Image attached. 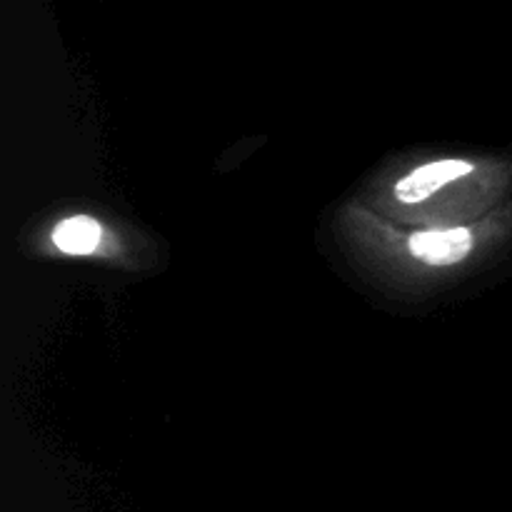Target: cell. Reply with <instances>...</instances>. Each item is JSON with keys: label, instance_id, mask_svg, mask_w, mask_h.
<instances>
[{"label": "cell", "instance_id": "6da1fadb", "mask_svg": "<svg viewBox=\"0 0 512 512\" xmlns=\"http://www.w3.org/2000/svg\"><path fill=\"white\" fill-rule=\"evenodd\" d=\"M470 163L465 160H438V163H428L423 168H418L415 173H410L408 178H403L395 188L400 203H420V200L430 198L435 190H440L443 185H448L450 180H458L463 175L470 173Z\"/></svg>", "mask_w": 512, "mask_h": 512}, {"label": "cell", "instance_id": "7a4b0ae2", "mask_svg": "<svg viewBox=\"0 0 512 512\" xmlns=\"http://www.w3.org/2000/svg\"><path fill=\"white\" fill-rule=\"evenodd\" d=\"M473 238L465 228L453 230H425L410 238V250L415 258L430 265H453L460 263L470 253Z\"/></svg>", "mask_w": 512, "mask_h": 512}, {"label": "cell", "instance_id": "3957f363", "mask_svg": "<svg viewBox=\"0 0 512 512\" xmlns=\"http://www.w3.org/2000/svg\"><path fill=\"white\" fill-rule=\"evenodd\" d=\"M100 235H103V228H100L93 218L75 215V218L63 220V223L53 230V243L58 245L63 253L88 255L98 248Z\"/></svg>", "mask_w": 512, "mask_h": 512}]
</instances>
